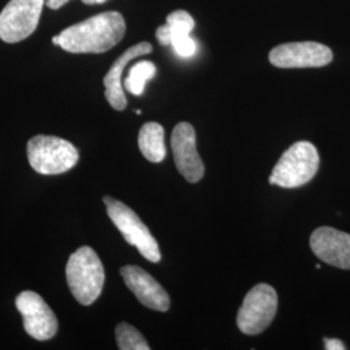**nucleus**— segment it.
I'll use <instances>...</instances> for the list:
<instances>
[{
    "mask_svg": "<svg viewBox=\"0 0 350 350\" xmlns=\"http://www.w3.org/2000/svg\"><path fill=\"white\" fill-rule=\"evenodd\" d=\"M104 204L109 218L126 241L135 247L146 260L150 262H160L161 252L159 244L150 234L148 227L139 218L138 214L124 202L116 200L111 196L104 198Z\"/></svg>",
    "mask_w": 350,
    "mask_h": 350,
    "instance_id": "39448f33",
    "label": "nucleus"
},
{
    "mask_svg": "<svg viewBox=\"0 0 350 350\" xmlns=\"http://www.w3.org/2000/svg\"><path fill=\"white\" fill-rule=\"evenodd\" d=\"M318 167L317 148L309 142H297L282 154L269 182L282 188L301 187L313 179Z\"/></svg>",
    "mask_w": 350,
    "mask_h": 350,
    "instance_id": "7ed1b4c3",
    "label": "nucleus"
},
{
    "mask_svg": "<svg viewBox=\"0 0 350 350\" xmlns=\"http://www.w3.org/2000/svg\"><path fill=\"white\" fill-rule=\"evenodd\" d=\"M117 345L121 350H150L144 336L135 327L129 323H120L116 328Z\"/></svg>",
    "mask_w": 350,
    "mask_h": 350,
    "instance_id": "f3484780",
    "label": "nucleus"
},
{
    "mask_svg": "<svg viewBox=\"0 0 350 350\" xmlns=\"http://www.w3.org/2000/svg\"><path fill=\"white\" fill-rule=\"evenodd\" d=\"M174 49L175 53L180 57L188 59L191 56H193L198 51V46L196 42L189 36H183V37L174 38L170 43Z\"/></svg>",
    "mask_w": 350,
    "mask_h": 350,
    "instance_id": "a211bd4d",
    "label": "nucleus"
},
{
    "mask_svg": "<svg viewBox=\"0 0 350 350\" xmlns=\"http://www.w3.org/2000/svg\"><path fill=\"white\" fill-rule=\"evenodd\" d=\"M314 254L323 262L350 270V235L332 227H319L310 237Z\"/></svg>",
    "mask_w": 350,
    "mask_h": 350,
    "instance_id": "9b49d317",
    "label": "nucleus"
},
{
    "mask_svg": "<svg viewBox=\"0 0 350 350\" xmlns=\"http://www.w3.org/2000/svg\"><path fill=\"white\" fill-rule=\"evenodd\" d=\"M30 166L43 175H56L73 169L79 154L75 146L65 139L37 135L27 142Z\"/></svg>",
    "mask_w": 350,
    "mask_h": 350,
    "instance_id": "20e7f679",
    "label": "nucleus"
},
{
    "mask_svg": "<svg viewBox=\"0 0 350 350\" xmlns=\"http://www.w3.org/2000/svg\"><path fill=\"white\" fill-rule=\"evenodd\" d=\"M152 52V44L148 42H140L138 44L126 50L114 63L109 72L104 77V86H105V98L111 104L113 109L124 111L127 105L125 92L121 77L125 72L126 66L131 63L134 59L148 55Z\"/></svg>",
    "mask_w": 350,
    "mask_h": 350,
    "instance_id": "ddd939ff",
    "label": "nucleus"
},
{
    "mask_svg": "<svg viewBox=\"0 0 350 350\" xmlns=\"http://www.w3.org/2000/svg\"><path fill=\"white\" fill-rule=\"evenodd\" d=\"M46 0H10L0 13V39L17 43L30 37L39 24Z\"/></svg>",
    "mask_w": 350,
    "mask_h": 350,
    "instance_id": "0eeeda50",
    "label": "nucleus"
},
{
    "mask_svg": "<svg viewBox=\"0 0 350 350\" xmlns=\"http://www.w3.org/2000/svg\"><path fill=\"white\" fill-rule=\"evenodd\" d=\"M85 4H88V5H94V4H103V3H105V1H108V0H82Z\"/></svg>",
    "mask_w": 350,
    "mask_h": 350,
    "instance_id": "412c9836",
    "label": "nucleus"
},
{
    "mask_svg": "<svg viewBox=\"0 0 350 350\" xmlns=\"http://www.w3.org/2000/svg\"><path fill=\"white\" fill-rule=\"evenodd\" d=\"M16 308L23 315L26 334L46 341L57 334L59 322L49 304L33 291H24L16 297Z\"/></svg>",
    "mask_w": 350,
    "mask_h": 350,
    "instance_id": "6e6552de",
    "label": "nucleus"
},
{
    "mask_svg": "<svg viewBox=\"0 0 350 350\" xmlns=\"http://www.w3.org/2000/svg\"><path fill=\"white\" fill-rule=\"evenodd\" d=\"M172 150L178 172L189 183H196L204 176V163L196 148L195 129L188 122L175 126L172 134Z\"/></svg>",
    "mask_w": 350,
    "mask_h": 350,
    "instance_id": "9d476101",
    "label": "nucleus"
},
{
    "mask_svg": "<svg viewBox=\"0 0 350 350\" xmlns=\"http://www.w3.org/2000/svg\"><path fill=\"white\" fill-rule=\"evenodd\" d=\"M125 33L124 16L111 11L66 27L52 43L70 53H103L118 44Z\"/></svg>",
    "mask_w": 350,
    "mask_h": 350,
    "instance_id": "f257e3e1",
    "label": "nucleus"
},
{
    "mask_svg": "<svg viewBox=\"0 0 350 350\" xmlns=\"http://www.w3.org/2000/svg\"><path fill=\"white\" fill-rule=\"evenodd\" d=\"M139 150L150 163H161L166 156L165 131L157 122H147L139 131Z\"/></svg>",
    "mask_w": 350,
    "mask_h": 350,
    "instance_id": "4468645a",
    "label": "nucleus"
},
{
    "mask_svg": "<svg viewBox=\"0 0 350 350\" xmlns=\"http://www.w3.org/2000/svg\"><path fill=\"white\" fill-rule=\"evenodd\" d=\"M278 310L276 291L269 284H257L247 293L239 309V329L245 335H258L275 318Z\"/></svg>",
    "mask_w": 350,
    "mask_h": 350,
    "instance_id": "423d86ee",
    "label": "nucleus"
},
{
    "mask_svg": "<svg viewBox=\"0 0 350 350\" xmlns=\"http://www.w3.org/2000/svg\"><path fill=\"white\" fill-rule=\"evenodd\" d=\"M332 59V51L317 42L284 43L269 53L270 63L282 69L321 68L331 63Z\"/></svg>",
    "mask_w": 350,
    "mask_h": 350,
    "instance_id": "1a4fd4ad",
    "label": "nucleus"
},
{
    "mask_svg": "<svg viewBox=\"0 0 350 350\" xmlns=\"http://www.w3.org/2000/svg\"><path fill=\"white\" fill-rule=\"evenodd\" d=\"M68 286L79 304L88 306L99 299L105 282L104 266L96 252L81 247L66 263Z\"/></svg>",
    "mask_w": 350,
    "mask_h": 350,
    "instance_id": "f03ea898",
    "label": "nucleus"
},
{
    "mask_svg": "<svg viewBox=\"0 0 350 350\" xmlns=\"http://www.w3.org/2000/svg\"><path fill=\"white\" fill-rule=\"evenodd\" d=\"M68 1L69 0H46V5L51 8V10L56 11V10H59V8H62L63 5H65Z\"/></svg>",
    "mask_w": 350,
    "mask_h": 350,
    "instance_id": "aec40b11",
    "label": "nucleus"
},
{
    "mask_svg": "<svg viewBox=\"0 0 350 350\" xmlns=\"http://www.w3.org/2000/svg\"><path fill=\"white\" fill-rule=\"evenodd\" d=\"M156 65L152 62H139L131 66L124 86L130 94L140 96L144 92L147 82L156 75Z\"/></svg>",
    "mask_w": 350,
    "mask_h": 350,
    "instance_id": "dca6fc26",
    "label": "nucleus"
},
{
    "mask_svg": "<svg viewBox=\"0 0 350 350\" xmlns=\"http://www.w3.org/2000/svg\"><path fill=\"white\" fill-rule=\"evenodd\" d=\"M325 348L327 350H345V345L338 338H325Z\"/></svg>",
    "mask_w": 350,
    "mask_h": 350,
    "instance_id": "6ab92c4d",
    "label": "nucleus"
},
{
    "mask_svg": "<svg viewBox=\"0 0 350 350\" xmlns=\"http://www.w3.org/2000/svg\"><path fill=\"white\" fill-rule=\"evenodd\" d=\"M195 27V20L189 13L178 10L166 17V24L156 30L160 44L169 46L174 38L189 36Z\"/></svg>",
    "mask_w": 350,
    "mask_h": 350,
    "instance_id": "2eb2a0df",
    "label": "nucleus"
},
{
    "mask_svg": "<svg viewBox=\"0 0 350 350\" xmlns=\"http://www.w3.org/2000/svg\"><path fill=\"white\" fill-rule=\"evenodd\" d=\"M121 275L126 286L137 296L144 306L157 312H167L170 308V297L161 284L139 266L127 265L121 267Z\"/></svg>",
    "mask_w": 350,
    "mask_h": 350,
    "instance_id": "f8f14e48",
    "label": "nucleus"
}]
</instances>
